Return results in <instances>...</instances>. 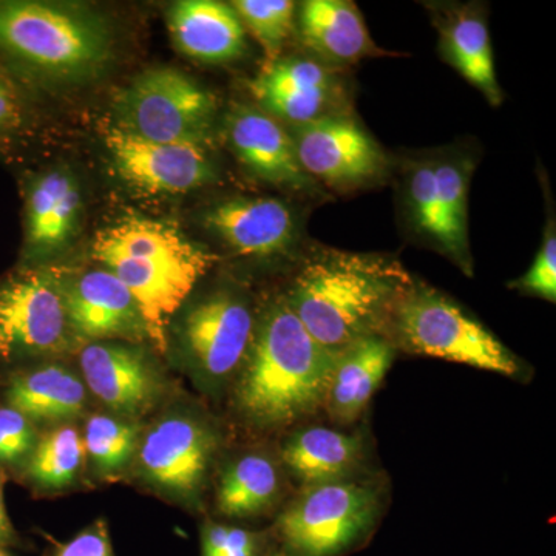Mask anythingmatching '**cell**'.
Wrapping results in <instances>:
<instances>
[{"label": "cell", "instance_id": "1", "mask_svg": "<svg viewBox=\"0 0 556 556\" xmlns=\"http://www.w3.org/2000/svg\"><path fill=\"white\" fill-rule=\"evenodd\" d=\"M413 278L396 260L328 251L309 260L289 294V308L320 345L339 354L382 334Z\"/></svg>", "mask_w": 556, "mask_h": 556}, {"label": "cell", "instance_id": "2", "mask_svg": "<svg viewBox=\"0 0 556 556\" xmlns=\"http://www.w3.org/2000/svg\"><path fill=\"white\" fill-rule=\"evenodd\" d=\"M93 257L129 289L148 338L160 353L167 348L170 317L218 260L177 226L138 215L100 230L93 241Z\"/></svg>", "mask_w": 556, "mask_h": 556}, {"label": "cell", "instance_id": "3", "mask_svg": "<svg viewBox=\"0 0 556 556\" xmlns=\"http://www.w3.org/2000/svg\"><path fill=\"white\" fill-rule=\"evenodd\" d=\"M338 356L309 334L287 302H278L249 348L237 387L241 413L263 427L288 426L313 415L327 404Z\"/></svg>", "mask_w": 556, "mask_h": 556}, {"label": "cell", "instance_id": "4", "mask_svg": "<svg viewBox=\"0 0 556 556\" xmlns=\"http://www.w3.org/2000/svg\"><path fill=\"white\" fill-rule=\"evenodd\" d=\"M0 49L53 78L79 79L100 72L112 54L98 17L56 3L0 2Z\"/></svg>", "mask_w": 556, "mask_h": 556}, {"label": "cell", "instance_id": "5", "mask_svg": "<svg viewBox=\"0 0 556 556\" xmlns=\"http://www.w3.org/2000/svg\"><path fill=\"white\" fill-rule=\"evenodd\" d=\"M399 346L504 376H518L517 356L492 332L444 294L413 280L390 318Z\"/></svg>", "mask_w": 556, "mask_h": 556}, {"label": "cell", "instance_id": "6", "mask_svg": "<svg viewBox=\"0 0 556 556\" xmlns=\"http://www.w3.org/2000/svg\"><path fill=\"white\" fill-rule=\"evenodd\" d=\"M386 492L375 479L306 486L278 522L285 556H345L378 527Z\"/></svg>", "mask_w": 556, "mask_h": 556}, {"label": "cell", "instance_id": "7", "mask_svg": "<svg viewBox=\"0 0 556 556\" xmlns=\"http://www.w3.org/2000/svg\"><path fill=\"white\" fill-rule=\"evenodd\" d=\"M118 127L149 141L207 146L217 100L195 79L170 67L149 68L118 98Z\"/></svg>", "mask_w": 556, "mask_h": 556}, {"label": "cell", "instance_id": "8", "mask_svg": "<svg viewBox=\"0 0 556 556\" xmlns=\"http://www.w3.org/2000/svg\"><path fill=\"white\" fill-rule=\"evenodd\" d=\"M302 169L329 188L354 189L382 177L387 160L378 142L356 119L334 113L294 126Z\"/></svg>", "mask_w": 556, "mask_h": 556}, {"label": "cell", "instance_id": "9", "mask_svg": "<svg viewBox=\"0 0 556 556\" xmlns=\"http://www.w3.org/2000/svg\"><path fill=\"white\" fill-rule=\"evenodd\" d=\"M104 141L121 178L150 195H177L217 181L207 146L149 141L118 126L105 131Z\"/></svg>", "mask_w": 556, "mask_h": 556}, {"label": "cell", "instance_id": "10", "mask_svg": "<svg viewBox=\"0 0 556 556\" xmlns=\"http://www.w3.org/2000/svg\"><path fill=\"white\" fill-rule=\"evenodd\" d=\"M254 332L247 302L223 291L189 311L181 325V342L201 378L218 383L247 358Z\"/></svg>", "mask_w": 556, "mask_h": 556}, {"label": "cell", "instance_id": "11", "mask_svg": "<svg viewBox=\"0 0 556 556\" xmlns=\"http://www.w3.org/2000/svg\"><path fill=\"white\" fill-rule=\"evenodd\" d=\"M70 328L64 292L49 276L25 274L0 287V357L62 350Z\"/></svg>", "mask_w": 556, "mask_h": 556}, {"label": "cell", "instance_id": "12", "mask_svg": "<svg viewBox=\"0 0 556 556\" xmlns=\"http://www.w3.org/2000/svg\"><path fill=\"white\" fill-rule=\"evenodd\" d=\"M251 90L265 113L294 126L340 113L339 79L327 65L306 58L270 62Z\"/></svg>", "mask_w": 556, "mask_h": 556}, {"label": "cell", "instance_id": "13", "mask_svg": "<svg viewBox=\"0 0 556 556\" xmlns=\"http://www.w3.org/2000/svg\"><path fill=\"white\" fill-rule=\"evenodd\" d=\"M215 439L212 431L190 417H169L149 431L141 445L146 477L161 489L192 496L206 479Z\"/></svg>", "mask_w": 556, "mask_h": 556}, {"label": "cell", "instance_id": "14", "mask_svg": "<svg viewBox=\"0 0 556 556\" xmlns=\"http://www.w3.org/2000/svg\"><path fill=\"white\" fill-rule=\"evenodd\" d=\"M226 134L237 159L255 177L291 189H316V181L300 166L291 135L268 113L236 108L228 116Z\"/></svg>", "mask_w": 556, "mask_h": 556}, {"label": "cell", "instance_id": "15", "mask_svg": "<svg viewBox=\"0 0 556 556\" xmlns=\"http://www.w3.org/2000/svg\"><path fill=\"white\" fill-rule=\"evenodd\" d=\"M204 225L233 252L248 257H269L294 243V214L277 199H230L204 215Z\"/></svg>", "mask_w": 556, "mask_h": 556}, {"label": "cell", "instance_id": "16", "mask_svg": "<svg viewBox=\"0 0 556 556\" xmlns=\"http://www.w3.org/2000/svg\"><path fill=\"white\" fill-rule=\"evenodd\" d=\"M70 327L89 339L146 338L144 320L129 289L110 270H91L64 292Z\"/></svg>", "mask_w": 556, "mask_h": 556}, {"label": "cell", "instance_id": "17", "mask_svg": "<svg viewBox=\"0 0 556 556\" xmlns=\"http://www.w3.org/2000/svg\"><path fill=\"white\" fill-rule=\"evenodd\" d=\"M80 369L91 393L115 412L137 415L161 393L155 368L131 348L93 343L80 353Z\"/></svg>", "mask_w": 556, "mask_h": 556}, {"label": "cell", "instance_id": "18", "mask_svg": "<svg viewBox=\"0 0 556 556\" xmlns=\"http://www.w3.org/2000/svg\"><path fill=\"white\" fill-rule=\"evenodd\" d=\"M167 22L175 46L192 60L225 64L247 51V28L228 3L182 0L172 5Z\"/></svg>", "mask_w": 556, "mask_h": 556}, {"label": "cell", "instance_id": "19", "mask_svg": "<svg viewBox=\"0 0 556 556\" xmlns=\"http://www.w3.org/2000/svg\"><path fill=\"white\" fill-rule=\"evenodd\" d=\"M394 356V343L382 334L368 336L340 351L325 404L332 419L350 424L365 412Z\"/></svg>", "mask_w": 556, "mask_h": 556}, {"label": "cell", "instance_id": "20", "mask_svg": "<svg viewBox=\"0 0 556 556\" xmlns=\"http://www.w3.org/2000/svg\"><path fill=\"white\" fill-rule=\"evenodd\" d=\"M298 20L303 43L332 64H353L382 53L369 36L356 3L308 0L300 5Z\"/></svg>", "mask_w": 556, "mask_h": 556}, {"label": "cell", "instance_id": "21", "mask_svg": "<svg viewBox=\"0 0 556 556\" xmlns=\"http://www.w3.org/2000/svg\"><path fill=\"white\" fill-rule=\"evenodd\" d=\"M437 24L442 56L477 87L493 108L501 105L503 90L497 84L484 14L470 7L448 9L438 14Z\"/></svg>", "mask_w": 556, "mask_h": 556}, {"label": "cell", "instance_id": "22", "mask_svg": "<svg viewBox=\"0 0 556 556\" xmlns=\"http://www.w3.org/2000/svg\"><path fill=\"white\" fill-rule=\"evenodd\" d=\"M364 459V439L320 426L292 434L283 448L285 466L305 486L351 479Z\"/></svg>", "mask_w": 556, "mask_h": 556}, {"label": "cell", "instance_id": "23", "mask_svg": "<svg viewBox=\"0 0 556 556\" xmlns=\"http://www.w3.org/2000/svg\"><path fill=\"white\" fill-rule=\"evenodd\" d=\"M80 190L67 170H51L36 179L27 200V244L36 254H50L72 239L78 228Z\"/></svg>", "mask_w": 556, "mask_h": 556}, {"label": "cell", "instance_id": "24", "mask_svg": "<svg viewBox=\"0 0 556 556\" xmlns=\"http://www.w3.org/2000/svg\"><path fill=\"white\" fill-rule=\"evenodd\" d=\"M7 402L28 420L60 422L83 413L86 388L68 369L50 367L22 372L7 388Z\"/></svg>", "mask_w": 556, "mask_h": 556}, {"label": "cell", "instance_id": "25", "mask_svg": "<svg viewBox=\"0 0 556 556\" xmlns=\"http://www.w3.org/2000/svg\"><path fill=\"white\" fill-rule=\"evenodd\" d=\"M280 473L268 456L240 457L223 475L218 508L229 518H252L269 510L280 493Z\"/></svg>", "mask_w": 556, "mask_h": 556}, {"label": "cell", "instance_id": "26", "mask_svg": "<svg viewBox=\"0 0 556 556\" xmlns=\"http://www.w3.org/2000/svg\"><path fill=\"white\" fill-rule=\"evenodd\" d=\"M439 206L447 237V252L453 262L467 276H471L470 248H468V182L471 163L464 160H433Z\"/></svg>", "mask_w": 556, "mask_h": 556}, {"label": "cell", "instance_id": "27", "mask_svg": "<svg viewBox=\"0 0 556 556\" xmlns=\"http://www.w3.org/2000/svg\"><path fill=\"white\" fill-rule=\"evenodd\" d=\"M84 442L78 430L61 427L49 431L31 453L28 473L47 489H62L75 481L84 459Z\"/></svg>", "mask_w": 556, "mask_h": 556}, {"label": "cell", "instance_id": "28", "mask_svg": "<svg viewBox=\"0 0 556 556\" xmlns=\"http://www.w3.org/2000/svg\"><path fill=\"white\" fill-rule=\"evenodd\" d=\"M84 450L102 473H116L130 463L138 444V426L109 416H93L84 431Z\"/></svg>", "mask_w": 556, "mask_h": 556}, {"label": "cell", "instance_id": "29", "mask_svg": "<svg viewBox=\"0 0 556 556\" xmlns=\"http://www.w3.org/2000/svg\"><path fill=\"white\" fill-rule=\"evenodd\" d=\"M405 197L409 218L420 236L430 240L441 252H447L444 222L439 206L433 160L416 161L409 166Z\"/></svg>", "mask_w": 556, "mask_h": 556}, {"label": "cell", "instance_id": "30", "mask_svg": "<svg viewBox=\"0 0 556 556\" xmlns=\"http://www.w3.org/2000/svg\"><path fill=\"white\" fill-rule=\"evenodd\" d=\"M241 24L254 35L269 60H278L292 28L295 3L289 0H236L230 3Z\"/></svg>", "mask_w": 556, "mask_h": 556}, {"label": "cell", "instance_id": "31", "mask_svg": "<svg viewBox=\"0 0 556 556\" xmlns=\"http://www.w3.org/2000/svg\"><path fill=\"white\" fill-rule=\"evenodd\" d=\"M511 289L556 302V236L554 222L547 226L543 247L538 251L535 262L525 276L511 281Z\"/></svg>", "mask_w": 556, "mask_h": 556}, {"label": "cell", "instance_id": "32", "mask_svg": "<svg viewBox=\"0 0 556 556\" xmlns=\"http://www.w3.org/2000/svg\"><path fill=\"white\" fill-rule=\"evenodd\" d=\"M201 548L203 556H258L262 536L239 527L207 525Z\"/></svg>", "mask_w": 556, "mask_h": 556}, {"label": "cell", "instance_id": "33", "mask_svg": "<svg viewBox=\"0 0 556 556\" xmlns=\"http://www.w3.org/2000/svg\"><path fill=\"white\" fill-rule=\"evenodd\" d=\"M31 420L11 407H0V464H17L35 450Z\"/></svg>", "mask_w": 556, "mask_h": 556}, {"label": "cell", "instance_id": "34", "mask_svg": "<svg viewBox=\"0 0 556 556\" xmlns=\"http://www.w3.org/2000/svg\"><path fill=\"white\" fill-rule=\"evenodd\" d=\"M53 556H115L104 525L91 526L78 536L62 544Z\"/></svg>", "mask_w": 556, "mask_h": 556}, {"label": "cell", "instance_id": "35", "mask_svg": "<svg viewBox=\"0 0 556 556\" xmlns=\"http://www.w3.org/2000/svg\"><path fill=\"white\" fill-rule=\"evenodd\" d=\"M16 541L13 526H11L9 515H7L5 504H3V475L0 471V547Z\"/></svg>", "mask_w": 556, "mask_h": 556}, {"label": "cell", "instance_id": "36", "mask_svg": "<svg viewBox=\"0 0 556 556\" xmlns=\"http://www.w3.org/2000/svg\"><path fill=\"white\" fill-rule=\"evenodd\" d=\"M14 121V104L11 101L9 91L0 86V129L9 127Z\"/></svg>", "mask_w": 556, "mask_h": 556}, {"label": "cell", "instance_id": "37", "mask_svg": "<svg viewBox=\"0 0 556 556\" xmlns=\"http://www.w3.org/2000/svg\"><path fill=\"white\" fill-rule=\"evenodd\" d=\"M0 556H10V555L7 554L5 551H3V547H0Z\"/></svg>", "mask_w": 556, "mask_h": 556}, {"label": "cell", "instance_id": "38", "mask_svg": "<svg viewBox=\"0 0 556 556\" xmlns=\"http://www.w3.org/2000/svg\"><path fill=\"white\" fill-rule=\"evenodd\" d=\"M269 556H285L283 554H274V555H269Z\"/></svg>", "mask_w": 556, "mask_h": 556}]
</instances>
